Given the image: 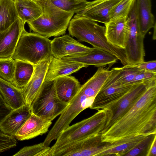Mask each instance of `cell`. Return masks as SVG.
Instances as JSON below:
<instances>
[{"label": "cell", "mask_w": 156, "mask_h": 156, "mask_svg": "<svg viewBox=\"0 0 156 156\" xmlns=\"http://www.w3.org/2000/svg\"><path fill=\"white\" fill-rule=\"evenodd\" d=\"M101 133L102 141L110 143L129 137L156 134V84L149 86L127 112Z\"/></svg>", "instance_id": "6da1fadb"}, {"label": "cell", "mask_w": 156, "mask_h": 156, "mask_svg": "<svg viewBox=\"0 0 156 156\" xmlns=\"http://www.w3.org/2000/svg\"><path fill=\"white\" fill-rule=\"evenodd\" d=\"M68 30L69 34L79 41L86 42L94 48L106 51L115 56L123 65L127 64L124 50L115 47L108 41L105 27L76 14L70 20Z\"/></svg>", "instance_id": "7a4b0ae2"}, {"label": "cell", "mask_w": 156, "mask_h": 156, "mask_svg": "<svg viewBox=\"0 0 156 156\" xmlns=\"http://www.w3.org/2000/svg\"><path fill=\"white\" fill-rule=\"evenodd\" d=\"M40 6L41 15L27 23L30 30L48 38L65 34L74 13L63 11L50 0H33Z\"/></svg>", "instance_id": "3957f363"}, {"label": "cell", "mask_w": 156, "mask_h": 156, "mask_svg": "<svg viewBox=\"0 0 156 156\" xmlns=\"http://www.w3.org/2000/svg\"><path fill=\"white\" fill-rule=\"evenodd\" d=\"M107 118V109H102L90 117L69 126L60 133L51 147L52 156L53 153L67 144L101 133Z\"/></svg>", "instance_id": "277c9868"}, {"label": "cell", "mask_w": 156, "mask_h": 156, "mask_svg": "<svg viewBox=\"0 0 156 156\" xmlns=\"http://www.w3.org/2000/svg\"><path fill=\"white\" fill-rule=\"evenodd\" d=\"M51 41L25 29L22 34L11 59L30 63L34 66L40 62L50 60Z\"/></svg>", "instance_id": "5b68a950"}, {"label": "cell", "mask_w": 156, "mask_h": 156, "mask_svg": "<svg viewBox=\"0 0 156 156\" xmlns=\"http://www.w3.org/2000/svg\"><path fill=\"white\" fill-rule=\"evenodd\" d=\"M68 105L58 98L54 80L44 81L32 102L30 108L32 113L43 119L52 121L61 114Z\"/></svg>", "instance_id": "8992f818"}, {"label": "cell", "mask_w": 156, "mask_h": 156, "mask_svg": "<svg viewBox=\"0 0 156 156\" xmlns=\"http://www.w3.org/2000/svg\"><path fill=\"white\" fill-rule=\"evenodd\" d=\"M135 2L126 19L129 32L124 51L127 65H135L144 61L145 55L144 44V37L141 33L138 23Z\"/></svg>", "instance_id": "52a82bcc"}, {"label": "cell", "mask_w": 156, "mask_h": 156, "mask_svg": "<svg viewBox=\"0 0 156 156\" xmlns=\"http://www.w3.org/2000/svg\"><path fill=\"white\" fill-rule=\"evenodd\" d=\"M155 84L156 78L135 84L121 99L106 109L107 120L102 131L108 129L120 119L134 106L147 88Z\"/></svg>", "instance_id": "ba28073f"}, {"label": "cell", "mask_w": 156, "mask_h": 156, "mask_svg": "<svg viewBox=\"0 0 156 156\" xmlns=\"http://www.w3.org/2000/svg\"><path fill=\"white\" fill-rule=\"evenodd\" d=\"M107 142L101 134L90 136L67 144L52 154V156H97Z\"/></svg>", "instance_id": "9c48e42d"}, {"label": "cell", "mask_w": 156, "mask_h": 156, "mask_svg": "<svg viewBox=\"0 0 156 156\" xmlns=\"http://www.w3.org/2000/svg\"><path fill=\"white\" fill-rule=\"evenodd\" d=\"M94 49L84 45L68 35L55 38L51 41L52 54L53 57L59 59L67 56L85 55Z\"/></svg>", "instance_id": "30bf717a"}, {"label": "cell", "mask_w": 156, "mask_h": 156, "mask_svg": "<svg viewBox=\"0 0 156 156\" xmlns=\"http://www.w3.org/2000/svg\"><path fill=\"white\" fill-rule=\"evenodd\" d=\"M134 85H103L90 108L98 110L109 108L121 99Z\"/></svg>", "instance_id": "8fae6325"}, {"label": "cell", "mask_w": 156, "mask_h": 156, "mask_svg": "<svg viewBox=\"0 0 156 156\" xmlns=\"http://www.w3.org/2000/svg\"><path fill=\"white\" fill-rule=\"evenodd\" d=\"M25 24L18 17L9 28L0 32V60L11 59Z\"/></svg>", "instance_id": "7c38bea8"}, {"label": "cell", "mask_w": 156, "mask_h": 156, "mask_svg": "<svg viewBox=\"0 0 156 156\" xmlns=\"http://www.w3.org/2000/svg\"><path fill=\"white\" fill-rule=\"evenodd\" d=\"M51 124V121L43 119L32 113L16 133L15 137L20 141L34 138L46 133Z\"/></svg>", "instance_id": "4fadbf2b"}, {"label": "cell", "mask_w": 156, "mask_h": 156, "mask_svg": "<svg viewBox=\"0 0 156 156\" xmlns=\"http://www.w3.org/2000/svg\"><path fill=\"white\" fill-rule=\"evenodd\" d=\"M127 17L110 20L105 24V36L108 41L113 46L124 50L129 32Z\"/></svg>", "instance_id": "5bb4252c"}, {"label": "cell", "mask_w": 156, "mask_h": 156, "mask_svg": "<svg viewBox=\"0 0 156 156\" xmlns=\"http://www.w3.org/2000/svg\"><path fill=\"white\" fill-rule=\"evenodd\" d=\"M31 113L30 106L27 104L12 110L0 122V130L6 134L15 136Z\"/></svg>", "instance_id": "9a60e30c"}, {"label": "cell", "mask_w": 156, "mask_h": 156, "mask_svg": "<svg viewBox=\"0 0 156 156\" xmlns=\"http://www.w3.org/2000/svg\"><path fill=\"white\" fill-rule=\"evenodd\" d=\"M50 60L43 61L34 66L30 80L21 89L26 104L30 106L44 81Z\"/></svg>", "instance_id": "2e32d148"}, {"label": "cell", "mask_w": 156, "mask_h": 156, "mask_svg": "<svg viewBox=\"0 0 156 156\" xmlns=\"http://www.w3.org/2000/svg\"><path fill=\"white\" fill-rule=\"evenodd\" d=\"M62 59L66 61L80 63L88 66L92 65L100 67L108 65L109 68L118 60L115 56L111 53L95 48L93 51L86 55L67 56Z\"/></svg>", "instance_id": "e0dca14e"}, {"label": "cell", "mask_w": 156, "mask_h": 156, "mask_svg": "<svg viewBox=\"0 0 156 156\" xmlns=\"http://www.w3.org/2000/svg\"><path fill=\"white\" fill-rule=\"evenodd\" d=\"M87 66L82 63L65 61L53 56L50 60L44 81L54 80L60 77L69 75Z\"/></svg>", "instance_id": "ac0fdd59"}, {"label": "cell", "mask_w": 156, "mask_h": 156, "mask_svg": "<svg viewBox=\"0 0 156 156\" xmlns=\"http://www.w3.org/2000/svg\"><path fill=\"white\" fill-rule=\"evenodd\" d=\"M149 135L143 134L130 136L112 143L107 142L103 149L97 156H125Z\"/></svg>", "instance_id": "d6986e66"}, {"label": "cell", "mask_w": 156, "mask_h": 156, "mask_svg": "<svg viewBox=\"0 0 156 156\" xmlns=\"http://www.w3.org/2000/svg\"><path fill=\"white\" fill-rule=\"evenodd\" d=\"M55 85L58 98L68 104L76 96L81 86L75 77L69 75L56 79Z\"/></svg>", "instance_id": "ffe728a7"}, {"label": "cell", "mask_w": 156, "mask_h": 156, "mask_svg": "<svg viewBox=\"0 0 156 156\" xmlns=\"http://www.w3.org/2000/svg\"><path fill=\"white\" fill-rule=\"evenodd\" d=\"M121 0H112L103 2L90 6H87L78 14L95 22L104 24L110 20V12L111 9Z\"/></svg>", "instance_id": "44dd1931"}, {"label": "cell", "mask_w": 156, "mask_h": 156, "mask_svg": "<svg viewBox=\"0 0 156 156\" xmlns=\"http://www.w3.org/2000/svg\"><path fill=\"white\" fill-rule=\"evenodd\" d=\"M137 20L142 35L145 37L147 32L154 26V17L151 12V0H136Z\"/></svg>", "instance_id": "7402d4cb"}, {"label": "cell", "mask_w": 156, "mask_h": 156, "mask_svg": "<svg viewBox=\"0 0 156 156\" xmlns=\"http://www.w3.org/2000/svg\"><path fill=\"white\" fill-rule=\"evenodd\" d=\"M0 93L12 110L16 109L26 104L22 89L12 83L0 78Z\"/></svg>", "instance_id": "603a6c76"}, {"label": "cell", "mask_w": 156, "mask_h": 156, "mask_svg": "<svg viewBox=\"0 0 156 156\" xmlns=\"http://www.w3.org/2000/svg\"><path fill=\"white\" fill-rule=\"evenodd\" d=\"M140 69L133 65H126L111 70V73L104 85H134L133 82Z\"/></svg>", "instance_id": "cb8c5ba5"}, {"label": "cell", "mask_w": 156, "mask_h": 156, "mask_svg": "<svg viewBox=\"0 0 156 156\" xmlns=\"http://www.w3.org/2000/svg\"><path fill=\"white\" fill-rule=\"evenodd\" d=\"M15 3L19 17L25 23L36 20L42 14L41 7L33 0H23Z\"/></svg>", "instance_id": "d4e9b609"}, {"label": "cell", "mask_w": 156, "mask_h": 156, "mask_svg": "<svg viewBox=\"0 0 156 156\" xmlns=\"http://www.w3.org/2000/svg\"><path fill=\"white\" fill-rule=\"evenodd\" d=\"M18 17L14 2L0 0V32L9 28Z\"/></svg>", "instance_id": "484cf974"}, {"label": "cell", "mask_w": 156, "mask_h": 156, "mask_svg": "<svg viewBox=\"0 0 156 156\" xmlns=\"http://www.w3.org/2000/svg\"><path fill=\"white\" fill-rule=\"evenodd\" d=\"M14 61L15 67L12 83L17 87L22 89L30 80L34 71V66L27 62Z\"/></svg>", "instance_id": "4316f807"}, {"label": "cell", "mask_w": 156, "mask_h": 156, "mask_svg": "<svg viewBox=\"0 0 156 156\" xmlns=\"http://www.w3.org/2000/svg\"><path fill=\"white\" fill-rule=\"evenodd\" d=\"M13 156H52L51 149L42 143L21 149Z\"/></svg>", "instance_id": "83f0119b"}, {"label": "cell", "mask_w": 156, "mask_h": 156, "mask_svg": "<svg viewBox=\"0 0 156 156\" xmlns=\"http://www.w3.org/2000/svg\"><path fill=\"white\" fill-rule=\"evenodd\" d=\"M60 9L70 12L78 13L83 10L88 2L82 0H50Z\"/></svg>", "instance_id": "f1b7e54d"}, {"label": "cell", "mask_w": 156, "mask_h": 156, "mask_svg": "<svg viewBox=\"0 0 156 156\" xmlns=\"http://www.w3.org/2000/svg\"><path fill=\"white\" fill-rule=\"evenodd\" d=\"M136 0H121L111 10L110 20L127 17Z\"/></svg>", "instance_id": "f546056e"}, {"label": "cell", "mask_w": 156, "mask_h": 156, "mask_svg": "<svg viewBox=\"0 0 156 156\" xmlns=\"http://www.w3.org/2000/svg\"><path fill=\"white\" fill-rule=\"evenodd\" d=\"M156 134L147 136L125 156H147L149 150Z\"/></svg>", "instance_id": "4dcf8cb0"}, {"label": "cell", "mask_w": 156, "mask_h": 156, "mask_svg": "<svg viewBox=\"0 0 156 156\" xmlns=\"http://www.w3.org/2000/svg\"><path fill=\"white\" fill-rule=\"evenodd\" d=\"M15 67L14 60L12 59L0 60V78L12 83Z\"/></svg>", "instance_id": "1f68e13d"}, {"label": "cell", "mask_w": 156, "mask_h": 156, "mask_svg": "<svg viewBox=\"0 0 156 156\" xmlns=\"http://www.w3.org/2000/svg\"><path fill=\"white\" fill-rule=\"evenodd\" d=\"M156 78V73L140 70L136 75L133 82L135 84Z\"/></svg>", "instance_id": "d6a6232c"}, {"label": "cell", "mask_w": 156, "mask_h": 156, "mask_svg": "<svg viewBox=\"0 0 156 156\" xmlns=\"http://www.w3.org/2000/svg\"><path fill=\"white\" fill-rule=\"evenodd\" d=\"M133 66L142 70L156 73V60L147 62L144 61Z\"/></svg>", "instance_id": "836d02e7"}, {"label": "cell", "mask_w": 156, "mask_h": 156, "mask_svg": "<svg viewBox=\"0 0 156 156\" xmlns=\"http://www.w3.org/2000/svg\"><path fill=\"white\" fill-rule=\"evenodd\" d=\"M12 110L0 93V122Z\"/></svg>", "instance_id": "e575fe53"}, {"label": "cell", "mask_w": 156, "mask_h": 156, "mask_svg": "<svg viewBox=\"0 0 156 156\" xmlns=\"http://www.w3.org/2000/svg\"><path fill=\"white\" fill-rule=\"evenodd\" d=\"M147 156H156V136L151 145Z\"/></svg>", "instance_id": "d590c367"}, {"label": "cell", "mask_w": 156, "mask_h": 156, "mask_svg": "<svg viewBox=\"0 0 156 156\" xmlns=\"http://www.w3.org/2000/svg\"><path fill=\"white\" fill-rule=\"evenodd\" d=\"M112 0H95L91 2H88L86 7L90 6L96 5L101 2Z\"/></svg>", "instance_id": "8d00e7d4"}, {"label": "cell", "mask_w": 156, "mask_h": 156, "mask_svg": "<svg viewBox=\"0 0 156 156\" xmlns=\"http://www.w3.org/2000/svg\"><path fill=\"white\" fill-rule=\"evenodd\" d=\"M154 32L153 36V40L156 39V23H155L154 27Z\"/></svg>", "instance_id": "74e56055"}, {"label": "cell", "mask_w": 156, "mask_h": 156, "mask_svg": "<svg viewBox=\"0 0 156 156\" xmlns=\"http://www.w3.org/2000/svg\"><path fill=\"white\" fill-rule=\"evenodd\" d=\"M12 0L14 2H17L21 1H22V0Z\"/></svg>", "instance_id": "f35d334b"}, {"label": "cell", "mask_w": 156, "mask_h": 156, "mask_svg": "<svg viewBox=\"0 0 156 156\" xmlns=\"http://www.w3.org/2000/svg\"><path fill=\"white\" fill-rule=\"evenodd\" d=\"M82 0L85 1H87V0Z\"/></svg>", "instance_id": "ab89813d"}]
</instances>
